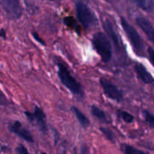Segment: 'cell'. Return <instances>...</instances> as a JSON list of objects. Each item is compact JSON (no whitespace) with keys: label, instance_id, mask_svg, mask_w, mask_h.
<instances>
[{"label":"cell","instance_id":"6da1fadb","mask_svg":"<svg viewBox=\"0 0 154 154\" xmlns=\"http://www.w3.org/2000/svg\"><path fill=\"white\" fill-rule=\"evenodd\" d=\"M58 67V76L62 84L72 92L74 95L78 96H82L83 90L81 84L74 78L68 69L67 66L62 63H57Z\"/></svg>","mask_w":154,"mask_h":154},{"label":"cell","instance_id":"7a4b0ae2","mask_svg":"<svg viewBox=\"0 0 154 154\" xmlns=\"http://www.w3.org/2000/svg\"><path fill=\"white\" fill-rule=\"evenodd\" d=\"M93 45L102 61L109 62L112 57V46L108 36L103 32H96L92 39Z\"/></svg>","mask_w":154,"mask_h":154},{"label":"cell","instance_id":"3957f363","mask_svg":"<svg viewBox=\"0 0 154 154\" xmlns=\"http://www.w3.org/2000/svg\"><path fill=\"white\" fill-rule=\"evenodd\" d=\"M120 21H121L122 26H123L125 32L127 35L128 38L130 41V43L132 44L135 52L138 56H141V57L144 56V53H145L144 43L142 38L140 36L139 33L124 17H122Z\"/></svg>","mask_w":154,"mask_h":154},{"label":"cell","instance_id":"277c9868","mask_svg":"<svg viewBox=\"0 0 154 154\" xmlns=\"http://www.w3.org/2000/svg\"><path fill=\"white\" fill-rule=\"evenodd\" d=\"M76 13L78 20L84 29L90 28L96 22L94 14L81 2H78L76 4Z\"/></svg>","mask_w":154,"mask_h":154},{"label":"cell","instance_id":"5b68a950","mask_svg":"<svg viewBox=\"0 0 154 154\" xmlns=\"http://www.w3.org/2000/svg\"><path fill=\"white\" fill-rule=\"evenodd\" d=\"M25 115L28 118L29 121L32 122L36 125L39 130L43 133H45L48 130V126H47V120L46 115L43 110L39 107L35 106L33 113L26 111Z\"/></svg>","mask_w":154,"mask_h":154},{"label":"cell","instance_id":"8992f818","mask_svg":"<svg viewBox=\"0 0 154 154\" xmlns=\"http://www.w3.org/2000/svg\"><path fill=\"white\" fill-rule=\"evenodd\" d=\"M2 5L9 18L19 19L22 15V7L20 0H1Z\"/></svg>","mask_w":154,"mask_h":154},{"label":"cell","instance_id":"52a82bcc","mask_svg":"<svg viewBox=\"0 0 154 154\" xmlns=\"http://www.w3.org/2000/svg\"><path fill=\"white\" fill-rule=\"evenodd\" d=\"M100 84L103 89L104 93L108 98L117 102H120L123 99V96L121 90L105 78H101Z\"/></svg>","mask_w":154,"mask_h":154},{"label":"cell","instance_id":"ba28073f","mask_svg":"<svg viewBox=\"0 0 154 154\" xmlns=\"http://www.w3.org/2000/svg\"><path fill=\"white\" fill-rule=\"evenodd\" d=\"M8 129L11 132L20 137L25 141L31 143L34 142L32 135L30 133L29 131L24 128L19 121H14L11 123L8 126Z\"/></svg>","mask_w":154,"mask_h":154},{"label":"cell","instance_id":"9c48e42d","mask_svg":"<svg viewBox=\"0 0 154 154\" xmlns=\"http://www.w3.org/2000/svg\"><path fill=\"white\" fill-rule=\"evenodd\" d=\"M136 23L138 26L143 30L147 38L154 45V27L150 22L142 17H138L136 18Z\"/></svg>","mask_w":154,"mask_h":154},{"label":"cell","instance_id":"30bf717a","mask_svg":"<svg viewBox=\"0 0 154 154\" xmlns=\"http://www.w3.org/2000/svg\"><path fill=\"white\" fill-rule=\"evenodd\" d=\"M135 72L138 78L141 79L145 84H151L154 81L152 75L148 72V71L146 69V68L141 63H137L135 65Z\"/></svg>","mask_w":154,"mask_h":154},{"label":"cell","instance_id":"8fae6325","mask_svg":"<svg viewBox=\"0 0 154 154\" xmlns=\"http://www.w3.org/2000/svg\"><path fill=\"white\" fill-rule=\"evenodd\" d=\"M103 27L106 34L111 39L114 45L117 48H118V47L120 48V42H119L118 36H117V32H116L115 29H114V26H113V24L111 23V22L109 20H105L103 23Z\"/></svg>","mask_w":154,"mask_h":154},{"label":"cell","instance_id":"7c38bea8","mask_svg":"<svg viewBox=\"0 0 154 154\" xmlns=\"http://www.w3.org/2000/svg\"><path fill=\"white\" fill-rule=\"evenodd\" d=\"M72 110L74 114H75L78 121L79 122V123L81 125L82 127L87 128L90 126V120H88V118L78 108H76V107H72Z\"/></svg>","mask_w":154,"mask_h":154},{"label":"cell","instance_id":"4fadbf2b","mask_svg":"<svg viewBox=\"0 0 154 154\" xmlns=\"http://www.w3.org/2000/svg\"><path fill=\"white\" fill-rule=\"evenodd\" d=\"M137 6L142 10L147 12H151L154 10L153 0H132Z\"/></svg>","mask_w":154,"mask_h":154},{"label":"cell","instance_id":"5bb4252c","mask_svg":"<svg viewBox=\"0 0 154 154\" xmlns=\"http://www.w3.org/2000/svg\"><path fill=\"white\" fill-rule=\"evenodd\" d=\"M91 112L93 115L96 117L97 119H99L100 121L104 122V123H108V117H107L105 113L102 109L98 108V107L93 105L91 107Z\"/></svg>","mask_w":154,"mask_h":154},{"label":"cell","instance_id":"9a60e30c","mask_svg":"<svg viewBox=\"0 0 154 154\" xmlns=\"http://www.w3.org/2000/svg\"><path fill=\"white\" fill-rule=\"evenodd\" d=\"M120 148L124 154H149L126 144H121Z\"/></svg>","mask_w":154,"mask_h":154},{"label":"cell","instance_id":"2e32d148","mask_svg":"<svg viewBox=\"0 0 154 154\" xmlns=\"http://www.w3.org/2000/svg\"><path fill=\"white\" fill-rule=\"evenodd\" d=\"M120 115L121 118L123 119V121L127 123H131L134 121V117L131 114H129L127 111H120Z\"/></svg>","mask_w":154,"mask_h":154},{"label":"cell","instance_id":"e0dca14e","mask_svg":"<svg viewBox=\"0 0 154 154\" xmlns=\"http://www.w3.org/2000/svg\"><path fill=\"white\" fill-rule=\"evenodd\" d=\"M64 23L66 26H68L69 27H70L71 29H73L77 30L76 29L78 28V25L76 23V21L72 17H68L64 19Z\"/></svg>","mask_w":154,"mask_h":154},{"label":"cell","instance_id":"ac0fdd59","mask_svg":"<svg viewBox=\"0 0 154 154\" xmlns=\"http://www.w3.org/2000/svg\"><path fill=\"white\" fill-rule=\"evenodd\" d=\"M144 116L146 122L149 124V126L154 128V116L150 114L149 111H144Z\"/></svg>","mask_w":154,"mask_h":154},{"label":"cell","instance_id":"d6986e66","mask_svg":"<svg viewBox=\"0 0 154 154\" xmlns=\"http://www.w3.org/2000/svg\"><path fill=\"white\" fill-rule=\"evenodd\" d=\"M100 130H101V132H102V133L105 135V137H106L108 140H110V141H114V138H115V137H114V133H113L112 131L110 130V129H107V128H103V127L101 128Z\"/></svg>","mask_w":154,"mask_h":154},{"label":"cell","instance_id":"ffe728a7","mask_svg":"<svg viewBox=\"0 0 154 154\" xmlns=\"http://www.w3.org/2000/svg\"><path fill=\"white\" fill-rule=\"evenodd\" d=\"M16 152L17 154H29L27 149L23 144H20L17 147Z\"/></svg>","mask_w":154,"mask_h":154},{"label":"cell","instance_id":"44dd1931","mask_svg":"<svg viewBox=\"0 0 154 154\" xmlns=\"http://www.w3.org/2000/svg\"><path fill=\"white\" fill-rule=\"evenodd\" d=\"M8 103V100L6 99L5 96L4 95V93L1 91L0 90V106H4L6 105Z\"/></svg>","mask_w":154,"mask_h":154},{"label":"cell","instance_id":"7402d4cb","mask_svg":"<svg viewBox=\"0 0 154 154\" xmlns=\"http://www.w3.org/2000/svg\"><path fill=\"white\" fill-rule=\"evenodd\" d=\"M147 52H148L150 63H152V65H153L154 67V50L152 48H149L148 50H147Z\"/></svg>","mask_w":154,"mask_h":154},{"label":"cell","instance_id":"603a6c76","mask_svg":"<svg viewBox=\"0 0 154 154\" xmlns=\"http://www.w3.org/2000/svg\"><path fill=\"white\" fill-rule=\"evenodd\" d=\"M32 35H33V37H34V38L35 39V40L37 41L38 42H39V43H41V44H42V45H45V42H44V41L42 40V39L40 37H39V35H38L37 32H33L32 33Z\"/></svg>","mask_w":154,"mask_h":154},{"label":"cell","instance_id":"cb8c5ba5","mask_svg":"<svg viewBox=\"0 0 154 154\" xmlns=\"http://www.w3.org/2000/svg\"><path fill=\"white\" fill-rule=\"evenodd\" d=\"M81 154H88V147L86 145L82 146V148H81Z\"/></svg>","mask_w":154,"mask_h":154},{"label":"cell","instance_id":"d4e9b609","mask_svg":"<svg viewBox=\"0 0 154 154\" xmlns=\"http://www.w3.org/2000/svg\"><path fill=\"white\" fill-rule=\"evenodd\" d=\"M0 37H5V31L3 29L0 30Z\"/></svg>","mask_w":154,"mask_h":154},{"label":"cell","instance_id":"484cf974","mask_svg":"<svg viewBox=\"0 0 154 154\" xmlns=\"http://www.w3.org/2000/svg\"><path fill=\"white\" fill-rule=\"evenodd\" d=\"M38 154H47V153H44V152H41V153H39Z\"/></svg>","mask_w":154,"mask_h":154},{"label":"cell","instance_id":"4316f807","mask_svg":"<svg viewBox=\"0 0 154 154\" xmlns=\"http://www.w3.org/2000/svg\"><path fill=\"white\" fill-rule=\"evenodd\" d=\"M51 1H53V0H51Z\"/></svg>","mask_w":154,"mask_h":154}]
</instances>
